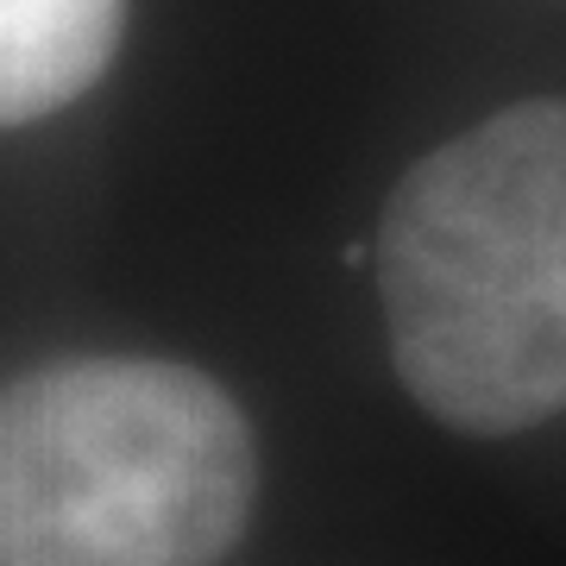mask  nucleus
I'll use <instances>...</instances> for the list:
<instances>
[{"label": "nucleus", "instance_id": "1", "mask_svg": "<svg viewBox=\"0 0 566 566\" xmlns=\"http://www.w3.org/2000/svg\"><path fill=\"white\" fill-rule=\"evenodd\" d=\"M397 378L460 434L566 409V102H523L434 145L378 221Z\"/></svg>", "mask_w": 566, "mask_h": 566}, {"label": "nucleus", "instance_id": "2", "mask_svg": "<svg viewBox=\"0 0 566 566\" xmlns=\"http://www.w3.org/2000/svg\"><path fill=\"white\" fill-rule=\"evenodd\" d=\"M259 447L182 359H51L0 385V566H221Z\"/></svg>", "mask_w": 566, "mask_h": 566}, {"label": "nucleus", "instance_id": "3", "mask_svg": "<svg viewBox=\"0 0 566 566\" xmlns=\"http://www.w3.org/2000/svg\"><path fill=\"white\" fill-rule=\"evenodd\" d=\"M126 0H0V126L82 102L120 51Z\"/></svg>", "mask_w": 566, "mask_h": 566}]
</instances>
